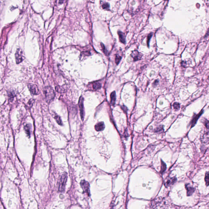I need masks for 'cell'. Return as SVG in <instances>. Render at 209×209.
I'll list each match as a JSON object with an SVG mask.
<instances>
[{
  "mask_svg": "<svg viewBox=\"0 0 209 209\" xmlns=\"http://www.w3.org/2000/svg\"><path fill=\"white\" fill-rule=\"evenodd\" d=\"M44 94L46 97V100L48 103H50L54 100L55 93L52 87H45L44 89Z\"/></svg>",
  "mask_w": 209,
  "mask_h": 209,
  "instance_id": "6da1fadb",
  "label": "cell"
},
{
  "mask_svg": "<svg viewBox=\"0 0 209 209\" xmlns=\"http://www.w3.org/2000/svg\"><path fill=\"white\" fill-rule=\"evenodd\" d=\"M67 174L65 172L61 176L59 184V190L61 192H64L65 189V184H66L67 179Z\"/></svg>",
  "mask_w": 209,
  "mask_h": 209,
  "instance_id": "7a4b0ae2",
  "label": "cell"
},
{
  "mask_svg": "<svg viewBox=\"0 0 209 209\" xmlns=\"http://www.w3.org/2000/svg\"><path fill=\"white\" fill-rule=\"evenodd\" d=\"M15 58L17 64H19L22 62L24 60V56L23 52L21 49H18L16 50L15 54Z\"/></svg>",
  "mask_w": 209,
  "mask_h": 209,
  "instance_id": "3957f363",
  "label": "cell"
},
{
  "mask_svg": "<svg viewBox=\"0 0 209 209\" xmlns=\"http://www.w3.org/2000/svg\"><path fill=\"white\" fill-rule=\"evenodd\" d=\"M84 99L82 96L80 97L78 101V105H79L80 111V117L81 119L83 120L84 118L85 110L84 107Z\"/></svg>",
  "mask_w": 209,
  "mask_h": 209,
  "instance_id": "277c9868",
  "label": "cell"
},
{
  "mask_svg": "<svg viewBox=\"0 0 209 209\" xmlns=\"http://www.w3.org/2000/svg\"><path fill=\"white\" fill-rule=\"evenodd\" d=\"M80 185L82 189L85 192L87 193L88 195H90V184L87 181L82 180L80 182Z\"/></svg>",
  "mask_w": 209,
  "mask_h": 209,
  "instance_id": "5b68a950",
  "label": "cell"
},
{
  "mask_svg": "<svg viewBox=\"0 0 209 209\" xmlns=\"http://www.w3.org/2000/svg\"><path fill=\"white\" fill-rule=\"evenodd\" d=\"M28 87L31 93L33 95H37L39 94V90L36 85L29 84Z\"/></svg>",
  "mask_w": 209,
  "mask_h": 209,
  "instance_id": "8992f818",
  "label": "cell"
},
{
  "mask_svg": "<svg viewBox=\"0 0 209 209\" xmlns=\"http://www.w3.org/2000/svg\"><path fill=\"white\" fill-rule=\"evenodd\" d=\"M185 187L187 190V196H191L194 192L195 189L190 184H185Z\"/></svg>",
  "mask_w": 209,
  "mask_h": 209,
  "instance_id": "52a82bcc",
  "label": "cell"
},
{
  "mask_svg": "<svg viewBox=\"0 0 209 209\" xmlns=\"http://www.w3.org/2000/svg\"><path fill=\"white\" fill-rule=\"evenodd\" d=\"M138 51H134L132 52L131 56L133 58L134 61H138L141 59L142 55Z\"/></svg>",
  "mask_w": 209,
  "mask_h": 209,
  "instance_id": "ba28073f",
  "label": "cell"
},
{
  "mask_svg": "<svg viewBox=\"0 0 209 209\" xmlns=\"http://www.w3.org/2000/svg\"><path fill=\"white\" fill-rule=\"evenodd\" d=\"M203 110H202L199 114H196V116H194L193 119L192 120V121H191V128L194 127V126L196 125L197 120H198L199 118L200 117V116L202 114H203Z\"/></svg>",
  "mask_w": 209,
  "mask_h": 209,
  "instance_id": "9c48e42d",
  "label": "cell"
},
{
  "mask_svg": "<svg viewBox=\"0 0 209 209\" xmlns=\"http://www.w3.org/2000/svg\"><path fill=\"white\" fill-rule=\"evenodd\" d=\"M105 126L104 122H103L98 123L95 126V129L98 132L103 131L105 129Z\"/></svg>",
  "mask_w": 209,
  "mask_h": 209,
  "instance_id": "30bf717a",
  "label": "cell"
},
{
  "mask_svg": "<svg viewBox=\"0 0 209 209\" xmlns=\"http://www.w3.org/2000/svg\"><path fill=\"white\" fill-rule=\"evenodd\" d=\"M118 34L119 36L120 41L122 44H126V36H125V34L120 31H118Z\"/></svg>",
  "mask_w": 209,
  "mask_h": 209,
  "instance_id": "8fae6325",
  "label": "cell"
},
{
  "mask_svg": "<svg viewBox=\"0 0 209 209\" xmlns=\"http://www.w3.org/2000/svg\"><path fill=\"white\" fill-rule=\"evenodd\" d=\"M177 181V179L176 178H170L166 182L165 185L166 187L170 186V185L174 184Z\"/></svg>",
  "mask_w": 209,
  "mask_h": 209,
  "instance_id": "7c38bea8",
  "label": "cell"
},
{
  "mask_svg": "<svg viewBox=\"0 0 209 209\" xmlns=\"http://www.w3.org/2000/svg\"><path fill=\"white\" fill-rule=\"evenodd\" d=\"M111 103L112 105H114L116 102V96L115 91L112 92L110 94Z\"/></svg>",
  "mask_w": 209,
  "mask_h": 209,
  "instance_id": "4fadbf2b",
  "label": "cell"
},
{
  "mask_svg": "<svg viewBox=\"0 0 209 209\" xmlns=\"http://www.w3.org/2000/svg\"><path fill=\"white\" fill-rule=\"evenodd\" d=\"M92 84H93L92 87H93V88L94 90H99L101 88V84L100 82H99L98 81L94 82Z\"/></svg>",
  "mask_w": 209,
  "mask_h": 209,
  "instance_id": "5bb4252c",
  "label": "cell"
},
{
  "mask_svg": "<svg viewBox=\"0 0 209 209\" xmlns=\"http://www.w3.org/2000/svg\"><path fill=\"white\" fill-rule=\"evenodd\" d=\"M24 128H25V130L26 134H27V135L29 137H30L31 134V129L30 125L29 124H27L25 126Z\"/></svg>",
  "mask_w": 209,
  "mask_h": 209,
  "instance_id": "9a60e30c",
  "label": "cell"
},
{
  "mask_svg": "<svg viewBox=\"0 0 209 209\" xmlns=\"http://www.w3.org/2000/svg\"><path fill=\"white\" fill-rule=\"evenodd\" d=\"M54 118L56 120V122H57L58 124L59 125L62 126L63 125V123H62V120L61 119V117H60L58 115H56L54 116Z\"/></svg>",
  "mask_w": 209,
  "mask_h": 209,
  "instance_id": "2e32d148",
  "label": "cell"
},
{
  "mask_svg": "<svg viewBox=\"0 0 209 209\" xmlns=\"http://www.w3.org/2000/svg\"><path fill=\"white\" fill-rule=\"evenodd\" d=\"M161 170H160V173L162 174L165 171L166 169V165L165 163L163 161L161 160Z\"/></svg>",
  "mask_w": 209,
  "mask_h": 209,
  "instance_id": "e0dca14e",
  "label": "cell"
},
{
  "mask_svg": "<svg viewBox=\"0 0 209 209\" xmlns=\"http://www.w3.org/2000/svg\"><path fill=\"white\" fill-rule=\"evenodd\" d=\"M121 59V57L118 55V54H116L115 56V63L116 65H118Z\"/></svg>",
  "mask_w": 209,
  "mask_h": 209,
  "instance_id": "ac0fdd59",
  "label": "cell"
},
{
  "mask_svg": "<svg viewBox=\"0 0 209 209\" xmlns=\"http://www.w3.org/2000/svg\"><path fill=\"white\" fill-rule=\"evenodd\" d=\"M205 183H206V186H208L209 183V174H208V172H206V173H205Z\"/></svg>",
  "mask_w": 209,
  "mask_h": 209,
  "instance_id": "d6986e66",
  "label": "cell"
},
{
  "mask_svg": "<svg viewBox=\"0 0 209 209\" xmlns=\"http://www.w3.org/2000/svg\"><path fill=\"white\" fill-rule=\"evenodd\" d=\"M173 105L174 108L175 109V110H179L180 109V104L178 103H175Z\"/></svg>",
  "mask_w": 209,
  "mask_h": 209,
  "instance_id": "ffe728a7",
  "label": "cell"
},
{
  "mask_svg": "<svg viewBox=\"0 0 209 209\" xmlns=\"http://www.w3.org/2000/svg\"><path fill=\"white\" fill-rule=\"evenodd\" d=\"M102 8L103 9L107 10H109V4L108 3H105L103 4L102 5Z\"/></svg>",
  "mask_w": 209,
  "mask_h": 209,
  "instance_id": "44dd1931",
  "label": "cell"
},
{
  "mask_svg": "<svg viewBox=\"0 0 209 209\" xmlns=\"http://www.w3.org/2000/svg\"><path fill=\"white\" fill-rule=\"evenodd\" d=\"M101 47H102V49H103V52L104 54H108V52H107V50L105 48L104 45L103 44H101Z\"/></svg>",
  "mask_w": 209,
  "mask_h": 209,
  "instance_id": "7402d4cb",
  "label": "cell"
},
{
  "mask_svg": "<svg viewBox=\"0 0 209 209\" xmlns=\"http://www.w3.org/2000/svg\"><path fill=\"white\" fill-rule=\"evenodd\" d=\"M152 35H153V34L152 33H151L150 34H149V35L147 36V46H148V47L149 46V43H150V39H151V38L152 37Z\"/></svg>",
  "mask_w": 209,
  "mask_h": 209,
  "instance_id": "603a6c76",
  "label": "cell"
},
{
  "mask_svg": "<svg viewBox=\"0 0 209 209\" xmlns=\"http://www.w3.org/2000/svg\"><path fill=\"white\" fill-rule=\"evenodd\" d=\"M163 130L162 128H161L160 127H158V128H156V130H155V132H160V131H163Z\"/></svg>",
  "mask_w": 209,
  "mask_h": 209,
  "instance_id": "cb8c5ba5",
  "label": "cell"
},
{
  "mask_svg": "<svg viewBox=\"0 0 209 209\" xmlns=\"http://www.w3.org/2000/svg\"><path fill=\"white\" fill-rule=\"evenodd\" d=\"M205 126H206V128L208 129V128H209V121H208V120H207L206 119L205 121Z\"/></svg>",
  "mask_w": 209,
  "mask_h": 209,
  "instance_id": "d4e9b609",
  "label": "cell"
},
{
  "mask_svg": "<svg viewBox=\"0 0 209 209\" xmlns=\"http://www.w3.org/2000/svg\"><path fill=\"white\" fill-rule=\"evenodd\" d=\"M65 0H59V4H62L64 2V1Z\"/></svg>",
  "mask_w": 209,
  "mask_h": 209,
  "instance_id": "484cf974",
  "label": "cell"
}]
</instances>
